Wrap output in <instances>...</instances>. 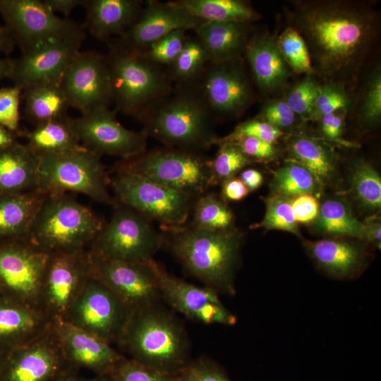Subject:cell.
I'll list each match as a JSON object with an SVG mask.
<instances>
[{
    "instance_id": "6da1fadb",
    "label": "cell",
    "mask_w": 381,
    "mask_h": 381,
    "mask_svg": "<svg viewBox=\"0 0 381 381\" xmlns=\"http://www.w3.org/2000/svg\"><path fill=\"white\" fill-rule=\"evenodd\" d=\"M290 27L304 40L314 75L326 83L355 80L378 35V16L367 3L294 1Z\"/></svg>"
},
{
    "instance_id": "7a4b0ae2",
    "label": "cell",
    "mask_w": 381,
    "mask_h": 381,
    "mask_svg": "<svg viewBox=\"0 0 381 381\" xmlns=\"http://www.w3.org/2000/svg\"><path fill=\"white\" fill-rule=\"evenodd\" d=\"M116 343L130 358L171 374L190 360L186 328L162 300L131 310Z\"/></svg>"
},
{
    "instance_id": "3957f363",
    "label": "cell",
    "mask_w": 381,
    "mask_h": 381,
    "mask_svg": "<svg viewBox=\"0 0 381 381\" xmlns=\"http://www.w3.org/2000/svg\"><path fill=\"white\" fill-rule=\"evenodd\" d=\"M165 147L203 153L216 145L215 121L196 85H174L138 119Z\"/></svg>"
},
{
    "instance_id": "277c9868",
    "label": "cell",
    "mask_w": 381,
    "mask_h": 381,
    "mask_svg": "<svg viewBox=\"0 0 381 381\" xmlns=\"http://www.w3.org/2000/svg\"><path fill=\"white\" fill-rule=\"evenodd\" d=\"M167 233L164 245L189 274L219 295L236 294L243 241L240 232L209 231L190 224Z\"/></svg>"
},
{
    "instance_id": "5b68a950",
    "label": "cell",
    "mask_w": 381,
    "mask_h": 381,
    "mask_svg": "<svg viewBox=\"0 0 381 381\" xmlns=\"http://www.w3.org/2000/svg\"><path fill=\"white\" fill-rule=\"evenodd\" d=\"M106 54L114 111L136 119L169 94L174 83L167 67L155 64L140 52L109 41Z\"/></svg>"
},
{
    "instance_id": "8992f818",
    "label": "cell",
    "mask_w": 381,
    "mask_h": 381,
    "mask_svg": "<svg viewBox=\"0 0 381 381\" xmlns=\"http://www.w3.org/2000/svg\"><path fill=\"white\" fill-rule=\"evenodd\" d=\"M104 224L87 206L67 193L47 194L27 234L49 253L87 249Z\"/></svg>"
},
{
    "instance_id": "52a82bcc",
    "label": "cell",
    "mask_w": 381,
    "mask_h": 381,
    "mask_svg": "<svg viewBox=\"0 0 381 381\" xmlns=\"http://www.w3.org/2000/svg\"><path fill=\"white\" fill-rule=\"evenodd\" d=\"M114 169L140 174L195 198L217 184L205 155L165 146L121 159Z\"/></svg>"
},
{
    "instance_id": "ba28073f",
    "label": "cell",
    "mask_w": 381,
    "mask_h": 381,
    "mask_svg": "<svg viewBox=\"0 0 381 381\" xmlns=\"http://www.w3.org/2000/svg\"><path fill=\"white\" fill-rule=\"evenodd\" d=\"M40 157L37 190L46 194L79 193L97 202L115 205L100 155L83 147Z\"/></svg>"
},
{
    "instance_id": "9c48e42d",
    "label": "cell",
    "mask_w": 381,
    "mask_h": 381,
    "mask_svg": "<svg viewBox=\"0 0 381 381\" xmlns=\"http://www.w3.org/2000/svg\"><path fill=\"white\" fill-rule=\"evenodd\" d=\"M114 171L110 183L115 202L159 222L166 232L185 226L196 198L140 174Z\"/></svg>"
},
{
    "instance_id": "30bf717a",
    "label": "cell",
    "mask_w": 381,
    "mask_h": 381,
    "mask_svg": "<svg viewBox=\"0 0 381 381\" xmlns=\"http://www.w3.org/2000/svg\"><path fill=\"white\" fill-rule=\"evenodd\" d=\"M164 246V236L150 219L136 211L118 205L110 220L89 246L98 258L131 263L148 264Z\"/></svg>"
},
{
    "instance_id": "8fae6325",
    "label": "cell",
    "mask_w": 381,
    "mask_h": 381,
    "mask_svg": "<svg viewBox=\"0 0 381 381\" xmlns=\"http://www.w3.org/2000/svg\"><path fill=\"white\" fill-rule=\"evenodd\" d=\"M50 255L27 236L0 239V297L42 310L41 294Z\"/></svg>"
},
{
    "instance_id": "7c38bea8",
    "label": "cell",
    "mask_w": 381,
    "mask_h": 381,
    "mask_svg": "<svg viewBox=\"0 0 381 381\" xmlns=\"http://www.w3.org/2000/svg\"><path fill=\"white\" fill-rule=\"evenodd\" d=\"M0 15L22 54L53 41L85 37L84 26L58 16L44 0H0Z\"/></svg>"
},
{
    "instance_id": "4fadbf2b",
    "label": "cell",
    "mask_w": 381,
    "mask_h": 381,
    "mask_svg": "<svg viewBox=\"0 0 381 381\" xmlns=\"http://www.w3.org/2000/svg\"><path fill=\"white\" fill-rule=\"evenodd\" d=\"M129 312L114 293L91 274L63 321L111 344L116 343Z\"/></svg>"
},
{
    "instance_id": "5bb4252c",
    "label": "cell",
    "mask_w": 381,
    "mask_h": 381,
    "mask_svg": "<svg viewBox=\"0 0 381 381\" xmlns=\"http://www.w3.org/2000/svg\"><path fill=\"white\" fill-rule=\"evenodd\" d=\"M116 114L109 107H102L72 119L81 145L99 155L118 156L122 159L145 152L149 137L146 131L126 128L119 122Z\"/></svg>"
},
{
    "instance_id": "9a60e30c",
    "label": "cell",
    "mask_w": 381,
    "mask_h": 381,
    "mask_svg": "<svg viewBox=\"0 0 381 381\" xmlns=\"http://www.w3.org/2000/svg\"><path fill=\"white\" fill-rule=\"evenodd\" d=\"M198 85L215 121L241 115L253 100L242 58L209 62Z\"/></svg>"
},
{
    "instance_id": "2e32d148",
    "label": "cell",
    "mask_w": 381,
    "mask_h": 381,
    "mask_svg": "<svg viewBox=\"0 0 381 381\" xmlns=\"http://www.w3.org/2000/svg\"><path fill=\"white\" fill-rule=\"evenodd\" d=\"M91 274L88 249L50 255L42 284L41 308L53 322L64 320Z\"/></svg>"
},
{
    "instance_id": "e0dca14e",
    "label": "cell",
    "mask_w": 381,
    "mask_h": 381,
    "mask_svg": "<svg viewBox=\"0 0 381 381\" xmlns=\"http://www.w3.org/2000/svg\"><path fill=\"white\" fill-rule=\"evenodd\" d=\"M151 265L156 275L161 299L172 310L206 325L232 326L236 323V315L224 306L214 291L176 277L155 260Z\"/></svg>"
},
{
    "instance_id": "ac0fdd59",
    "label": "cell",
    "mask_w": 381,
    "mask_h": 381,
    "mask_svg": "<svg viewBox=\"0 0 381 381\" xmlns=\"http://www.w3.org/2000/svg\"><path fill=\"white\" fill-rule=\"evenodd\" d=\"M61 85L69 107L81 114L111 104L106 56L95 51H80L75 56L62 76Z\"/></svg>"
},
{
    "instance_id": "d6986e66",
    "label": "cell",
    "mask_w": 381,
    "mask_h": 381,
    "mask_svg": "<svg viewBox=\"0 0 381 381\" xmlns=\"http://www.w3.org/2000/svg\"><path fill=\"white\" fill-rule=\"evenodd\" d=\"M90 255L92 274L114 293L129 311L162 300L152 260L148 264L131 263Z\"/></svg>"
},
{
    "instance_id": "ffe728a7",
    "label": "cell",
    "mask_w": 381,
    "mask_h": 381,
    "mask_svg": "<svg viewBox=\"0 0 381 381\" xmlns=\"http://www.w3.org/2000/svg\"><path fill=\"white\" fill-rule=\"evenodd\" d=\"M67 365L52 325L38 338L6 353L1 381H50Z\"/></svg>"
},
{
    "instance_id": "44dd1931",
    "label": "cell",
    "mask_w": 381,
    "mask_h": 381,
    "mask_svg": "<svg viewBox=\"0 0 381 381\" xmlns=\"http://www.w3.org/2000/svg\"><path fill=\"white\" fill-rule=\"evenodd\" d=\"M83 37L53 41L14 59L10 78L22 90L29 86L61 82L75 56L80 51Z\"/></svg>"
},
{
    "instance_id": "7402d4cb",
    "label": "cell",
    "mask_w": 381,
    "mask_h": 381,
    "mask_svg": "<svg viewBox=\"0 0 381 381\" xmlns=\"http://www.w3.org/2000/svg\"><path fill=\"white\" fill-rule=\"evenodd\" d=\"M202 22L174 1L148 0L144 1L136 20L115 42L126 49L140 52L174 31H193Z\"/></svg>"
},
{
    "instance_id": "603a6c76",
    "label": "cell",
    "mask_w": 381,
    "mask_h": 381,
    "mask_svg": "<svg viewBox=\"0 0 381 381\" xmlns=\"http://www.w3.org/2000/svg\"><path fill=\"white\" fill-rule=\"evenodd\" d=\"M52 327L63 356L69 366L110 375L125 356L110 344L66 321L53 322Z\"/></svg>"
},
{
    "instance_id": "cb8c5ba5",
    "label": "cell",
    "mask_w": 381,
    "mask_h": 381,
    "mask_svg": "<svg viewBox=\"0 0 381 381\" xmlns=\"http://www.w3.org/2000/svg\"><path fill=\"white\" fill-rule=\"evenodd\" d=\"M52 323L42 310L0 297V351L8 353L35 340Z\"/></svg>"
},
{
    "instance_id": "d4e9b609",
    "label": "cell",
    "mask_w": 381,
    "mask_h": 381,
    "mask_svg": "<svg viewBox=\"0 0 381 381\" xmlns=\"http://www.w3.org/2000/svg\"><path fill=\"white\" fill-rule=\"evenodd\" d=\"M258 88L267 94L278 90L286 83L291 68L270 34L256 33L248 38L244 54Z\"/></svg>"
},
{
    "instance_id": "484cf974",
    "label": "cell",
    "mask_w": 381,
    "mask_h": 381,
    "mask_svg": "<svg viewBox=\"0 0 381 381\" xmlns=\"http://www.w3.org/2000/svg\"><path fill=\"white\" fill-rule=\"evenodd\" d=\"M142 0H85V28L96 39L109 42L120 37L139 16Z\"/></svg>"
},
{
    "instance_id": "4316f807",
    "label": "cell",
    "mask_w": 381,
    "mask_h": 381,
    "mask_svg": "<svg viewBox=\"0 0 381 381\" xmlns=\"http://www.w3.org/2000/svg\"><path fill=\"white\" fill-rule=\"evenodd\" d=\"M306 248L318 267L332 278H355L367 264L364 248L344 239L308 241Z\"/></svg>"
},
{
    "instance_id": "83f0119b",
    "label": "cell",
    "mask_w": 381,
    "mask_h": 381,
    "mask_svg": "<svg viewBox=\"0 0 381 381\" xmlns=\"http://www.w3.org/2000/svg\"><path fill=\"white\" fill-rule=\"evenodd\" d=\"M241 22L202 21L193 31L205 48L210 62L242 58L248 40V25Z\"/></svg>"
},
{
    "instance_id": "f1b7e54d",
    "label": "cell",
    "mask_w": 381,
    "mask_h": 381,
    "mask_svg": "<svg viewBox=\"0 0 381 381\" xmlns=\"http://www.w3.org/2000/svg\"><path fill=\"white\" fill-rule=\"evenodd\" d=\"M40 157L18 142L0 151V194L37 189Z\"/></svg>"
},
{
    "instance_id": "f546056e",
    "label": "cell",
    "mask_w": 381,
    "mask_h": 381,
    "mask_svg": "<svg viewBox=\"0 0 381 381\" xmlns=\"http://www.w3.org/2000/svg\"><path fill=\"white\" fill-rule=\"evenodd\" d=\"M46 195L37 189L0 194V239L26 236Z\"/></svg>"
},
{
    "instance_id": "4dcf8cb0",
    "label": "cell",
    "mask_w": 381,
    "mask_h": 381,
    "mask_svg": "<svg viewBox=\"0 0 381 381\" xmlns=\"http://www.w3.org/2000/svg\"><path fill=\"white\" fill-rule=\"evenodd\" d=\"M27 117L35 126L66 116L69 104L61 82L40 83L22 90Z\"/></svg>"
},
{
    "instance_id": "1f68e13d",
    "label": "cell",
    "mask_w": 381,
    "mask_h": 381,
    "mask_svg": "<svg viewBox=\"0 0 381 381\" xmlns=\"http://www.w3.org/2000/svg\"><path fill=\"white\" fill-rule=\"evenodd\" d=\"M27 145L39 157L61 154L83 147L72 125V118L65 116L35 126L24 133Z\"/></svg>"
},
{
    "instance_id": "d6a6232c",
    "label": "cell",
    "mask_w": 381,
    "mask_h": 381,
    "mask_svg": "<svg viewBox=\"0 0 381 381\" xmlns=\"http://www.w3.org/2000/svg\"><path fill=\"white\" fill-rule=\"evenodd\" d=\"M179 6L193 17L208 22L250 23L260 14L250 3L242 0H176Z\"/></svg>"
},
{
    "instance_id": "836d02e7",
    "label": "cell",
    "mask_w": 381,
    "mask_h": 381,
    "mask_svg": "<svg viewBox=\"0 0 381 381\" xmlns=\"http://www.w3.org/2000/svg\"><path fill=\"white\" fill-rule=\"evenodd\" d=\"M289 162H295L314 177L317 183L325 184L333 176L335 159L333 152L320 141L308 137H298L289 145Z\"/></svg>"
},
{
    "instance_id": "e575fe53",
    "label": "cell",
    "mask_w": 381,
    "mask_h": 381,
    "mask_svg": "<svg viewBox=\"0 0 381 381\" xmlns=\"http://www.w3.org/2000/svg\"><path fill=\"white\" fill-rule=\"evenodd\" d=\"M209 62L208 54L200 40L187 36L179 54L168 67L174 85L198 84Z\"/></svg>"
},
{
    "instance_id": "d590c367",
    "label": "cell",
    "mask_w": 381,
    "mask_h": 381,
    "mask_svg": "<svg viewBox=\"0 0 381 381\" xmlns=\"http://www.w3.org/2000/svg\"><path fill=\"white\" fill-rule=\"evenodd\" d=\"M318 225L322 232L328 234L365 238V226L339 200H327L320 207Z\"/></svg>"
},
{
    "instance_id": "8d00e7d4",
    "label": "cell",
    "mask_w": 381,
    "mask_h": 381,
    "mask_svg": "<svg viewBox=\"0 0 381 381\" xmlns=\"http://www.w3.org/2000/svg\"><path fill=\"white\" fill-rule=\"evenodd\" d=\"M192 226L214 231L234 229V217L222 198L206 193L196 198L193 205Z\"/></svg>"
},
{
    "instance_id": "74e56055",
    "label": "cell",
    "mask_w": 381,
    "mask_h": 381,
    "mask_svg": "<svg viewBox=\"0 0 381 381\" xmlns=\"http://www.w3.org/2000/svg\"><path fill=\"white\" fill-rule=\"evenodd\" d=\"M351 183L358 201L367 209L378 210L381 206V179L368 162L356 161L351 169Z\"/></svg>"
},
{
    "instance_id": "f35d334b",
    "label": "cell",
    "mask_w": 381,
    "mask_h": 381,
    "mask_svg": "<svg viewBox=\"0 0 381 381\" xmlns=\"http://www.w3.org/2000/svg\"><path fill=\"white\" fill-rule=\"evenodd\" d=\"M317 182L313 175L301 165L289 162L277 170L274 175L273 188L277 194L285 198H294L312 193Z\"/></svg>"
},
{
    "instance_id": "ab89813d",
    "label": "cell",
    "mask_w": 381,
    "mask_h": 381,
    "mask_svg": "<svg viewBox=\"0 0 381 381\" xmlns=\"http://www.w3.org/2000/svg\"><path fill=\"white\" fill-rule=\"evenodd\" d=\"M276 42L291 70L307 75H314L306 44L294 28H285L276 38Z\"/></svg>"
},
{
    "instance_id": "60d3db41",
    "label": "cell",
    "mask_w": 381,
    "mask_h": 381,
    "mask_svg": "<svg viewBox=\"0 0 381 381\" xmlns=\"http://www.w3.org/2000/svg\"><path fill=\"white\" fill-rule=\"evenodd\" d=\"M217 145L219 149L211 159L212 171L217 183L234 177L238 172L252 164L253 161L235 143L220 142Z\"/></svg>"
},
{
    "instance_id": "b9f144b4",
    "label": "cell",
    "mask_w": 381,
    "mask_h": 381,
    "mask_svg": "<svg viewBox=\"0 0 381 381\" xmlns=\"http://www.w3.org/2000/svg\"><path fill=\"white\" fill-rule=\"evenodd\" d=\"M263 219L258 224L265 229L281 230L300 236L290 200L276 195L268 198Z\"/></svg>"
},
{
    "instance_id": "7bdbcfd3",
    "label": "cell",
    "mask_w": 381,
    "mask_h": 381,
    "mask_svg": "<svg viewBox=\"0 0 381 381\" xmlns=\"http://www.w3.org/2000/svg\"><path fill=\"white\" fill-rule=\"evenodd\" d=\"M186 32L183 30L174 31L151 43L140 52L151 62L168 68L181 51L187 37Z\"/></svg>"
},
{
    "instance_id": "ee69618b",
    "label": "cell",
    "mask_w": 381,
    "mask_h": 381,
    "mask_svg": "<svg viewBox=\"0 0 381 381\" xmlns=\"http://www.w3.org/2000/svg\"><path fill=\"white\" fill-rule=\"evenodd\" d=\"M174 381H233L213 360L201 356L190 360L174 374Z\"/></svg>"
},
{
    "instance_id": "f6af8a7d",
    "label": "cell",
    "mask_w": 381,
    "mask_h": 381,
    "mask_svg": "<svg viewBox=\"0 0 381 381\" xmlns=\"http://www.w3.org/2000/svg\"><path fill=\"white\" fill-rule=\"evenodd\" d=\"M344 86L338 83L321 85L320 90L307 121L320 120L325 115L338 110L347 109L350 99Z\"/></svg>"
},
{
    "instance_id": "bcb514c9",
    "label": "cell",
    "mask_w": 381,
    "mask_h": 381,
    "mask_svg": "<svg viewBox=\"0 0 381 381\" xmlns=\"http://www.w3.org/2000/svg\"><path fill=\"white\" fill-rule=\"evenodd\" d=\"M358 107L361 121L366 125L377 123L381 118V73L377 68L363 87Z\"/></svg>"
},
{
    "instance_id": "7dc6e473",
    "label": "cell",
    "mask_w": 381,
    "mask_h": 381,
    "mask_svg": "<svg viewBox=\"0 0 381 381\" xmlns=\"http://www.w3.org/2000/svg\"><path fill=\"white\" fill-rule=\"evenodd\" d=\"M110 375L114 381H174V374L126 357L117 364Z\"/></svg>"
},
{
    "instance_id": "c3c4849f",
    "label": "cell",
    "mask_w": 381,
    "mask_h": 381,
    "mask_svg": "<svg viewBox=\"0 0 381 381\" xmlns=\"http://www.w3.org/2000/svg\"><path fill=\"white\" fill-rule=\"evenodd\" d=\"M320 87L312 75H308L292 87L284 101L296 115L307 121Z\"/></svg>"
},
{
    "instance_id": "681fc988",
    "label": "cell",
    "mask_w": 381,
    "mask_h": 381,
    "mask_svg": "<svg viewBox=\"0 0 381 381\" xmlns=\"http://www.w3.org/2000/svg\"><path fill=\"white\" fill-rule=\"evenodd\" d=\"M284 135V132L269 124L262 119H253L239 123L229 135L219 138L220 142H236L244 137H252L274 144Z\"/></svg>"
},
{
    "instance_id": "f907efd6",
    "label": "cell",
    "mask_w": 381,
    "mask_h": 381,
    "mask_svg": "<svg viewBox=\"0 0 381 381\" xmlns=\"http://www.w3.org/2000/svg\"><path fill=\"white\" fill-rule=\"evenodd\" d=\"M22 90L18 87L0 88V125L18 133Z\"/></svg>"
},
{
    "instance_id": "816d5d0a",
    "label": "cell",
    "mask_w": 381,
    "mask_h": 381,
    "mask_svg": "<svg viewBox=\"0 0 381 381\" xmlns=\"http://www.w3.org/2000/svg\"><path fill=\"white\" fill-rule=\"evenodd\" d=\"M261 116L262 120L282 130L291 126L296 115L284 100H278L265 105Z\"/></svg>"
},
{
    "instance_id": "f5cc1de1",
    "label": "cell",
    "mask_w": 381,
    "mask_h": 381,
    "mask_svg": "<svg viewBox=\"0 0 381 381\" xmlns=\"http://www.w3.org/2000/svg\"><path fill=\"white\" fill-rule=\"evenodd\" d=\"M234 143L237 144L242 152L253 162L272 159L277 152L274 144L252 137L241 138Z\"/></svg>"
},
{
    "instance_id": "db71d44e",
    "label": "cell",
    "mask_w": 381,
    "mask_h": 381,
    "mask_svg": "<svg viewBox=\"0 0 381 381\" xmlns=\"http://www.w3.org/2000/svg\"><path fill=\"white\" fill-rule=\"evenodd\" d=\"M347 109H341L325 115L319 121L323 135L329 140L344 146H356L342 138V129Z\"/></svg>"
},
{
    "instance_id": "11a10c76",
    "label": "cell",
    "mask_w": 381,
    "mask_h": 381,
    "mask_svg": "<svg viewBox=\"0 0 381 381\" xmlns=\"http://www.w3.org/2000/svg\"><path fill=\"white\" fill-rule=\"evenodd\" d=\"M297 223L308 224L318 217L320 205L312 194H303L290 200Z\"/></svg>"
},
{
    "instance_id": "9f6ffc18",
    "label": "cell",
    "mask_w": 381,
    "mask_h": 381,
    "mask_svg": "<svg viewBox=\"0 0 381 381\" xmlns=\"http://www.w3.org/2000/svg\"><path fill=\"white\" fill-rule=\"evenodd\" d=\"M249 193V189L239 178L234 176L222 183V198L225 202L242 200Z\"/></svg>"
},
{
    "instance_id": "6f0895ef",
    "label": "cell",
    "mask_w": 381,
    "mask_h": 381,
    "mask_svg": "<svg viewBox=\"0 0 381 381\" xmlns=\"http://www.w3.org/2000/svg\"><path fill=\"white\" fill-rule=\"evenodd\" d=\"M55 13L59 12L66 18L78 6H84L85 0H44Z\"/></svg>"
},
{
    "instance_id": "680465c9",
    "label": "cell",
    "mask_w": 381,
    "mask_h": 381,
    "mask_svg": "<svg viewBox=\"0 0 381 381\" xmlns=\"http://www.w3.org/2000/svg\"><path fill=\"white\" fill-rule=\"evenodd\" d=\"M365 226V238L377 246L379 250L381 247V226L380 222L377 219H371L366 223H363Z\"/></svg>"
},
{
    "instance_id": "91938a15",
    "label": "cell",
    "mask_w": 381,
    "mask_h": 381,
    "mask_svg": "<svg viewBox=\"0 0 381 381\" xmlns=\"http://www.w3.org/2000/svg\"><path fill=\"white\" fill-rule=\"evenodd\" d=\"M249 190L258 189L263 182L262 174L255 169H246L241 171L239 178Z\"/></svg>"
},
{
    "instance_id": "94428289",
    "label": "cell",
    "mask_w": 381,
    "mask_h": 381,
    "mask_svg": "<svg viewBox=\"0 0 381 381\" xmlns=\"http://www.w3.org/2000/svg\"><path fill=\"white\" fill-rule=\"evenodd\" d=\"M16 43L5 25H0V52L10 54L14 49Z\"/></svg>"
},
{
    "instance_id": "6125c7cd",
    "label": "cell",
    "mask_w": 381,
    "mask_h": 381,
    "mask_svg": "<svg viewBox=\"0 0 381 381\" xmlns=\"http://www.w3.org/2000/svg\"><path fill=\"white\" fill-rule=\"evenodd\" d=\"M16 134L0 125V151L17 142Z\"/></svg>"
},
{
    "instance_id": "be15d7a7",
    "label": "cell",
    "mask_w": 381,
    "mask_h": 381,
    "mask_svg": "<svg viewBox=\"0 0 381 381\" xmlns=\"http://www.w3.org/2000/svg\"><path fill=\"white\" fill-rule=\"evenodd\" d=\"M14 59L10 58L0 59V80L9 78L13 68Z\"/></svg>"
},
{
    "instance_id": "e7e4bbea",
    "label": "cell",
    "mask_w": 381,
    "mask_h": 381,
    "mask_svg": "<svg viewBox=\"0 0 381 381\" xmlns=\"http://www.w3.org/2000/svg\"><path fill=\"white\" fill-rule=\"evenodd\" d=\"M50 381H79L71 368H65Z\"/></svg>"
},
{
    "instance_id": "03108f58",
    "label": "cell",
    "mask_w": 381,
    "mask_h": 381,
    "mask_svg": "<svg viewBox=\"0 0 381 381\" xmlns=\"http://www.w3.org/2000/svg\"><path fill=\"white\" fill-rule=\"evenodd\" d=\"M79 381H114L110 375H97V376L87 380Z\"/></svg>"
},
{
    "instance_id": "003e7915",
    "label": "cell",
    "mask_w": 381,
    "mask_h": 381,
    "mask_svg": "<svg viewBox=\"0 0 381 381\" xmlns=\"http://www.w3.org/2000/svg\"><path fill=\"white\" fill-rule=\"evenodd\" d=\"M6 353H4L0 351V381H1V377L2 375V371H3V368H4V361H5V357H6Z\"/></svg>"
}]
</instances>
